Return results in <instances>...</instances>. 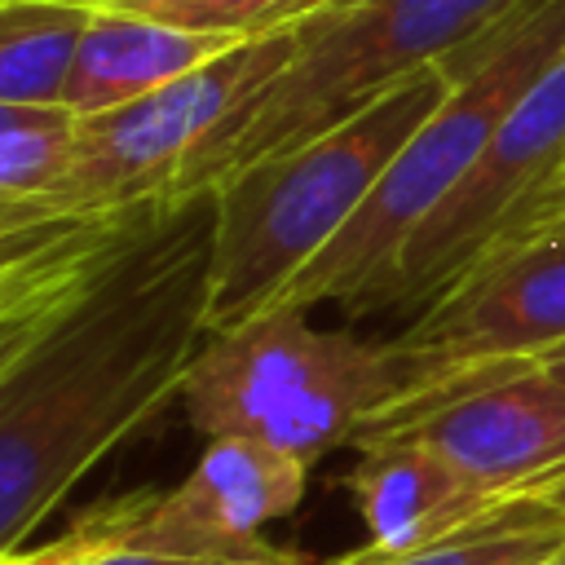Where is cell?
Wrapping results in <instances>:
<instances>
[{
	"label": "cell",
	"mask_w": 565,
	"mask_h": 565,
	"mask_svg": "<svg viewBox=\"0 0 565 565\" xmlns=\"http://www.w3.org/2000/svg\"><path fill=\"white\" fill-rule=\"evenodd\" d=\"M525 494H539L543 503H552V508H561L565 512V468L561 472H552L547 481H539L534 490H525Z\"/></svg>",
	"instance_id": "cell-20"
},
{
	"label": "cell",
	"mask_w": 565,
	"mask_h": 565,
	"mask_svg": "<svg viewBox=\"0 0 565 565\" xmlns=\"http://www.w3.org/2000/svg\"><path fill=\"white\" fill-rule=\"evenodd\" d=\"M79 115L71 106L0 102V203L44 199L71 168Z\"/></svg>",
	"instance_id": "cell-16"
},
{
	"label": "cell",
	"mask_w": 565,
	"mask_h": 565,
	"mask_svg": "<svg viewBox=\"0 0 565 565\" xmlns=\"http://www.w3.org/2000/svg\"><path fill=\"white\" fill-rule=\"evenodd\" d=\"M561 194L521 230L486 247L388 340L406 384L384 411L477 371L534 362L565 344V230L552 225Z\"/></svg>",
	"instance_id": "cell-6"
},
{
	"label": "cell",
	"mask_w": 565,
	"mask_h": 565,
	"mask_svg": "<svg viewBox=\"0 0 565 565\" xmlns=\"http://www.w3.org/2000/svg\"><path fill=\"white\" fill-rule=\"evenodd\" d=\"M75 4H88V9H115V13H146V9L159 4V0H75Z\"/></svg>",
	"instance_id": "cell-21"
},
{
	"label": "cell",
	"mask_w": 565,
	"mask_h": 565,
	"mask_svg": "<svg viewBox=\"0 0 565 565\" xmlns=\"http://www.w3.org/2000/svg\"><path fill=\"white\" fill-rule=\"evenodd\" d=\"M305 22L274 35L238 40L207 66L181 75L177 84L146 93L128 106L79 115V141L66 177L31 203H0L22 212H102L128 207L159 194H177V177L199 141L238 110L256 88H265L300 49Z\"/></svg>",
	"instance_id": "cell-7"
},
{
	"label": "cell",
	"mask_w": 565,
	"mask_h": 565,
	"mask_svg": "<svg viewBox=\"0 0 565 565\" xmlns=\"http://www.w3.org/2000/svg\"><path fill=\"white\" fill-rule=\"evenodd\" d=\"M309 463L256 437H212L190 477L159 494L137 525V552L216 556V561H287L260 530L305 499Z\"/></svg>",
	"instance_id": "cell-11"
},
{
	"label": "cell",
	"mask_w": 565,
	"mask_h": 565,
	"mask_svg": "<svg viewBox=\"0 0 565 565\" xmlns=\"http://www.w3.org/2000/svg\"><path fill=\"white\" fill-rule=\"evenodd\" d=\"M380 433H411L494 499H516L565 468V380L543 362L477 371L375 415L358 441Z\"/></svg>",
	"instance_id": "cell-10"
},
{
	"label": "cell",
	"mask_w": 565,
	"mask_h": 565,
	"mask_svg": "<svg viewBox=\"0 0 565 565\" xmlns=\"http://www.w3.org/2000/svg\"><path fill=\"white\" fill-rule=\"evenodd\" d=\"M565 185V57L512 106L472 172L411 234L393 309H424L486 247L521 230Z\"/></svg>",
	"instance_id": "cell-8"
},
{
	"label": "cell",
	"mask_w": 565,
	"mask_h": 565,
	"mask_svg": "<svg viewBox=\"0 0 565 565\" xmlns=\"http://www.w3.org/2000/svg\"><path fill=\"white\" fill-rule=\"evenodd\" d=\"M446 93L450 75L441 66H424L331 132L212 185V331L238 327L269 309L296 282V274L340 238Z\"/></svg>",
	"instance_id": "cell-3"
},
{
	"label": "cell",
	"mask_w": 565,
	"mask_h": 565,
	"mask_svg": "<svg viewBox=\"0 0 565 565\" xmlns=\"http://www.w3.org/2000/svg\"><path fill=\"white\" fill-rule=\"evenodd\" d=\"M525 0H335L305 18L296 57L230 110L185 159L177 194L296 150L366 110L393 84L441 66L503 26Z\"/></svg>",
	"instance_id": "cell-4"
},
{
	"label": "cell",
	"mask_w": 565,
	"mask_h": 565,
	"mask_svg": "<svg viewBox=\"0 0 565 565\" xmlns=\"http://www.w3.org/2000/svg\"><path fill=\"white\" fill-rule=\"evenodd\" d=\"M181 203L185 194L102 212L0 207V371L128 274Z\"/></svg>",
	"instance_id": "cell-9"
},
{
	"label": "cell",
	"mask_w": 565,
	"mask_h": 565,
	"mask_svg": "<svg viewBox=\"0 0 565 565\" xmlns=\"http://www.w3.org/2000/svg\"><path fill=\"white\" fill-rule=\"evenodd\" d=\"M561 543H565V512L543 503L539 494H516V499H503L481 521H472L468 530L441 543H428L419 552H406V556L349 552L331 565H534Z\"/></svg>",
	"instance_id": "cell-15"
},
{
	"label": "cell",
	"mask_w": 565,
	"mask_h": 565,
	"mask_svg": "<svg viewBox=\"0 0 565 565\" xmlns=\"http://www.w3.org/2000/svg\"><path fill=\"white\" fill-rule=\"evenodd\" d=\"M327 4H335V0H159L146 9V18H159V22H172L185 31L256 40V35L296 26L313 13H322Z\"/></svg>",
	"instance_id": "cell-18"
},
{
	"label": "cell",
	"mask_w": 565,
	"mask_h": 565,
	"mask_svg": "<svg viewBox=\"0 0 565 565\" xmlns=\"http://www.w3.org/2000/svg\"><path fill=\"white\" fill-rule=\"evenodd\" d=\"M93 22L75 0H0V102L66 106V84Z\"/></svg>",
	"instance_id": "cell-14"
},
{
	"label": "cell",
	"mask_w": 565,
	"mask_h": 565,
	"mask_svg": "<svg viewBox=\"0 0 565 565\" xmlns=\"http://www.w3.org/2000/svg\"><path fill=\"white\" fill-rule=\"evenodd\" d=\"M552 225H561V230H565V194H561V203L552 207Z\"/></svg>",
	"instance_id": "cell-24"
},
{
	"label": "cell",
	"mask_w": 565,
	"mask_h": 565,
	"mask_svg": "<svg viewBox=\"0 0 565 565\" xmlns=\"http://www.w3.org/2000/svg\"><path fill=\"white\" fill-rule=\"evenodd\" d=\"M154 503H159V490H150V486L115 494V499H97L57 539L35 543L26 552H9V556H0V565H97L102 556L132 543L137 525L150 516Z\"/></svg>",
	"instance_id": "cell-17"
},
{
	"label": "cell",
	"mask_w": 565,
	"mask_h": 565,
	"mask_svg": "<svg viewBox=\"0 0 565 565\" xmlns=\"http://www.w3.org/2000/svg\"><path fill=\"white\" fill-rule=\"evenodd\" d=\"M402 384L388 340L313 327L309 309L274 305L207 335L181 384V411L207 441L256 437L313 463L353 446Z\"/></svg>",
	"instance_id": "cell-5"
},
{
	"label": "cell",
	"mask_w": 565,
	"mask_h": 565,
	"mask_svg": "<svg viewBox=\"0 0 565 565\" xmlns=\"http://www.w3.org/2000/svg\"><path fill=\"white\" fill-rule=\"evenodd\" d=\"M97 565H300V561L296 556H287V561H216V556H163V552L119 547V552L102 556Z\"/></svg>",
	"instance_id": "cell-19"
},
{
	"label": "cell",
	"mask_w": 565,
	"mask_h": 565,
	"mask_svg": "<svg viewBox=\"0 0 565 565\" xmlns=\"http://www.w3.org/2000/svg\"><path fill=\"white\" fill-rule=\"evenodd\" d=\"M234 44L238 40L230 35L185 31V26L146 18V13L93 9V22L84 31L71 84H66V106L75 115H102V110L128 106L207 66Z\"/></svg>",
	"instance_id": "cell-13"
},
{
	"label": "cell",
	"mask_w": 565,
	"mask_h": 565,
	"mask_svg": "<svg viewBox=\"0 0 565 565\" xmlns=\"http://www.w3.org/2000/svg\"><path fill=\"white\" fill-rule=\"evenodd\" d=\"M216 194H185L159 243L0 371V556L141 428L212 335Z\"/></svg>",
	"instance_id": "cell-1"
},
{
	"label": "cell",
	"mask_w": 565,
	"mask_h": 565,
	"mask_svg": "<svg viewBox=\"0 0 565 565\" xmlns=\"http://www.w3.org/2000/svg\"><path fill=\"white\" fill-rule=\"evenodd\" d=\"M534 565H565V543H561V547H556V552H547V556H543V561H534Z\"/></svg>",
	"instance_id": "cell-23"
},
{
	"label": "cell",
	"mask_w": 565,
	"mask_h": 565,
	"mask_svg": "<svg viewBox=\"0 0 565 565\" xmlns=\"http://www.w3.org/2000/svg\"><path fill=\"white\" fill-rule=\"evenodd\" d=\"M358 455L362 459L349 472V490L358 494V512L366 521L362 552L371 556L419 552L503 503L411 433L362 437Z\"/></svg>",
	"instance_id": "cell-12"
},
{
	"label": "cell",
	"mask_w": 565,
	"mask_h": 565,
	"mask_svg": "<svg viewBox=\"0 0 565 565\" xmlns=\"http://www.w3.org/2000/svg\"><path fill=\"white\" fill-rule=\"evenodd\" d=\"M534 362H543V366H547L556 380H565V344H556L552 353H543V358H534Z\"/></svg>",
	"instance_id": "cell-22"
},
{
	"label": "cell",
	"mask_w": 565,
	"mask_h": 565,
	"mask_svg": "<svg viewBox=\"0 0 565 565\" xmlns=\"http://www.w3.org/2000/svg\"><path fill=\"white\" fill-rule=\"evenodd\" d=\"M565 57V0H525L503 26L441 62L446 102L415 128L362 212L274 300L291 309L340 305L344 313L393 309L397 265L411 234L472 172L512 106ZM269 305V309H274Z\"/></svg>",
	"instance_id": "cell-2"
}]
</instances>
